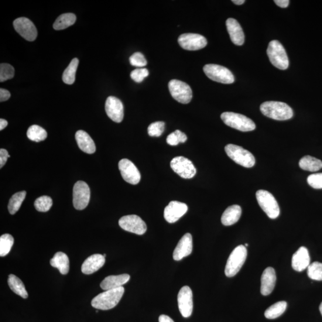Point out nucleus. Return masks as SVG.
Here are the masks:
<instances>
[{"mask_svg":"<svg viewBox=\"0 0 322 322\" xmlns=\"http://www.w3.org/2000/svg\"><path fill=\"white\" fill-rule=\"evenodd\" d=\"M124 293V287L105 291L99 294L91 301V306L98 310L112 309L117 305Z\"/></svg>","mask_w":322,"mask_h":322,"instance_id":"nucleus-1","label":"nucleus"},{"mask_svg":"<svg viewBox=\"0 0 322 322\" xmlns=\"http://www.w3.org/2000/svg\"><path fill=\"white\" fill-rule=\"evenodd\" d=\"M260 110L264 115L279 121H285L293 116V111L285 103L270 101L263 103Z\"/></svg>","mask_w":322,"mask_h":322,"instance_id":"nucleus-2","label":"nucleus"},{"mask_svg":"<svg viewBox=\"0 0 322 322\" xmlns=\"http://www.w3.org/2000/svg\"><path fill=\"white\" fill-rule=\"evenodd\" d=\"M221 118L225 124L241 132H251L256 128L255 123L251 119L237 113L230 112L222 113Z\"/></svg>","mask_w":322,"mask_h":322,"instance_id":"nucleus-3","label":"nucleus"},{"mask_svg":"<svg viewBox=\"0 0 322 322\" xmlns=\"http://www.w3.org/2000/svg\"><path fill=\"white\" fill-rule=\"evenodd\" d=\"M270 62L278 69L285 70L289 67V59L285 49L277 40L270 42L267 50Z\"/></svg>","mask_w":322,"mask_h":322,"instance_id":"nucleus-4","label":"nucleus"},{"mask_svg":"<svg viewBox=\"0 0 322 322\" xmlns=\"http://www.w3.org/2000/svg\"><path fill=\"white\" fill-rule=\"evenodd\" d=\"M247 249L244 245H239L232 251L228 260L225 268V275L229 277L235 276L246 261Z\"/></svg>","mask_w":322,"mask_h":322,"instance_id":"nucleus-5","label":"nucleus"},{"mask_svg":"<svg viewBox=\"0 0 322 322\" xmlns=\"http://www.w3.org/2000/svg\"><path fill=\"white\" fill-rule=\"evenodd\" d=\"M228 156L239 165L246 168L254 166L255 159L252 154L243 147L229 144L225 147Z\"/></svg>","mask_w":322,"mask_h":322,"instance_id":"nucleus-6","label":"nucleus"},{"mask_svg":"<svg viewBox=\"0 0 322 322\" xmlns=\"http://www.w3.org/2000/svg\"><path fill=\"white\" fill-rule=\"evenodd\" d=\"M256 200L262 210L270 218L275 219L279 217L280 208L275 197L269 191L259 190L256 193Z\"/></svg>","mask_w":322,"mask_h":322,"instance_id":"nucleus-7","label":"nucleus"},{"mask_svg":"<svg viewBox=\"0 0 322 322\" xmlns=\"http://www.w3.org/2000/svg\"><path fill=\"white\" fill-rule=\"evenodd\" d=\"M204 72L211 80L222 84L234 83L235 77L232 72L226 67L215 64H208L204 67Z\"/></svg>","mask_w":322,"mask_h":322,"instance_id":"nucleus-8","label":"nucleus"},{"mask_svg":"<svg viewBox=\"0 0 322 322\" xmlns=\"http://www.w3.org/2000/svg\"><path fill=\"white\" fill-rule=\"evenodd\" d=\"M169 87L171 95L181 104H189L192 99V90L189 85L183 81L177 80H171Z\"/></svg>","mask_w":322,"mask_h":322,"instance_id":"nucleus-9","label":"nucleus"},{"mask_svg":"<svg viewBox=\"0 0 322 322\" xmlns=\"http://www.w3.org/2000/svg\"><path fill=\"white\" fill-rule=\"evenodd\" d=\"M170 166L174 172L185 179H191L197 173L192 162L183 156L174 157L171 161Z\"/></svg>","mask_w":322,"mask_h":322,"instance_id":"nucleus-10","label":"nucleus"},{"mask_svg":"<svg viewBox=\"0 0 322 322\" xmlns=\"http://www.w3.org/2000/svg\"><path fill=\"white\" fill-rule=\"evenodd\" d=\"M90 199V190L83 181H78L73 189V205L77 210H83L87 207Z\"/></svg>","mask_w":322,"mask_h":322,"instance_id":"nucleus-11","label":"nucleus"},{"mask_svg":"<svg viewBox=\"0 0 322 322\" xmlns=\"http://www.w3.org/2000/svg\"><path fill=\"white\" fill-rule=\"evenodd\" d=\"M119 225L123 230L138 235L145 234L147 226L145 222L136 215H128L119 219Z\"/></svg>","mask_w":322,"mask_h":322,"instance_id":"nucleus-12","label":"nucleus"},{"mask_svg":"<svg viewBox=\"0 0 322 322\" xmlns=\"http://www.w3.org/2000/svg\"><path fill=\"white\" fill-rule=\"evenodd\" d=\"M178 42L183 49L195 51L206 47L207 40L205 38L197 34H184L178 39Z\"/></svg>","mask_w":322,"mask_h":322,"instance_id":"nucleus-13","label":"nucleus"},{"mask_svg":"<svg viewBox=\"0 0 322 322\" xmlns=\"http://www.w3.org/2000/svg\"><path fill=\"white\" fill-rule=\"evenodd\" d=\"M178 306L181 315L187 318L191 316L194 308L193 293L190 287L184 286L178 294Z\"/></svg>","mask_w":322,"mask_h":322,"instance_id":"nucleus-14","label":"nucleus"},{"mask_svg":"<svg viewBox=\"0 0 322 322\" xmlns=\"http://www.w3.org/2000/svg\"><path fill=\"white\" fill-rule=\"evenodd\" d=\"M13 26L20 36L28 42H34L37 39L38 33L35 25L26 18H19L13 22Z\"/></svg>","mask_w":322,"mask_h":322,"instance_id":"nucleus-15","label":"nucleus"},{"mask_svg":"<svg viewBox=\"0 0 322 322\" xmlns=\"http://www.w3.org/2000/svg\"><path fill=\"white\" fill-rule=\"evenodd\" d=\"M118 168L121 176L126 182L135 185L138 184L141 179V175L138 168L131 160L123 159L119 161Z\"/></svg>","mask_w":322,"mask_h":322,"instance_id":"nucleus-16","label":"nucleus"},{"mask_svg":"<svg viewBox=\"0 0 322 322\" xmlns=\"http://www.w3.org/2000/svg\"><path fill=\"white\" fill-rule=\"evenodd\" d=\"M105 111L113 121L120 123L124 118V106L118 98L114 96L108 98L105 104Z\"/></svg>","mask_w":322,"mask_h":322,"instance_id":"nucleus-17","label":"nucleus"},{"mask_svg":"<svg viewBox=\"0 0 322 322\" xmlns=\"http://www.w3.org/2000/svg\"><path fill=\"white\" fill-rule=\"evenodd\" d=\"M188 207L179 201H171L164 210V218L169 223L176 222L186 213Z\"/></svg>","mask_w":322,"mask_h":322,"instance_id":"nucleus-18","label":"nucleus"},{"mask_svg":"<svg viewBox=\"0 0 322 322\" xmlns=\"http://www.w3.org/2000/svg\"><path fill=\"white\" fill-rule=\"evenodd\" d=\"M192 250V236L189 233H187L181 238L178 243L173 252V259L176 261H180L183 258L190 255Z\"/></svg>","mask_w":322,"mask_h":322,"instance_id":"nucleus-19","label":"nucleus"},{"mask_svg":"<svg viewBox=\"0 0 322 322\" xmlns=\"http://www.w3.org/2000/svg\"><path fill=\"white\" fill-rule=\"evenodd\" d=\"M310 265V257L308 249L301 246L293 256V268L296 271L301 272L307 269Z\"/></svg>","mask_w":322,"mask_h":322,"instance_id":"nucleus-20","label":"nucleus"},{"mask_svg":"<svg viewBox=\"0 0 322 322\" xmlns=\"http://www.w3.org/2000/svg\"><path fill=\"white\" fill-rule=\"evenodd\" d=\"M226 27L232 43L236 46L243 45L245 42L244 33L237 20L228 19L226 21Z\"/></svg>","mask_w":322,"mask_h":322,"instance_id":"nucleus-21","label":"nucleus"},{"mask_svg":"<svg viewBox=\"0 0 322 322\" xmlns=\"http://www.w3.org/2000/svg\"><path fill=\"white\" fill-rule=\"evenodd\" d=\"M276 282L275 269L271 267H267L263 272L261 279V293L264 296H269L273 292Z\"/></svg>","mask_w":322,"mask_h":322,"instance_id":"nucleus-22","label":"nucleus"},{"mask_svg":"<svg viewBox=\"0 0 322 322\" xmlns=\"http://www.w3.org/2000/svg\"><path fill=\"white\" fill-rule=\"evenodd\" d=\"M105 263V257L104 255L98 253L92 255L85 260L82 265V272L85 275H91L102 268Z\"/></svg>","mask_w":322,"mask_h":322,"instance_id":"nucleus-23","label":"nucleus"},{"mask_svg":"<svg viewBox=\"0 0 322 322\" xmlns=\"http://www.w3.org/2000/svg\"><path fill=\"white\" fill-rule=\"evenodd\" d=\"M130 279V276L128 274L116 276H109L102 281L101 287L105 291L114 289L122 287L124 284L127 283Z\"/></svg>","mask_w":322,"mask_h":322,"instance_id":"nucleus-24","label":"nucleus"},{"mask_svg":"<svg viewBox=\"0 0 322 322\" xmlns=\"http://www.w3.org/2000/svg\"><path fill=\"white\" fill-rule=\"evenodd\" d=\"M75 139L78 147L85 153L88 154L94 153L95 151V143L86 132L83 130H79L75 134Z\"/></svg>","mask_w":322,"mask_h":322,"instance_id":"nucleus-25","label":"nucleus"},{"mask_svg":"<svg viewBox=\"0 0 322 322\" xmlns=\"http://www.w3.org/2000/svg\"><path fill=\"white\" fill-rule=\"evenodd\" d=\"M242 214V208L238 205H234L228 207L221 217L222 224L229 226H232L237 222Z\"/></svg>","mask_w":322,"mask_h":322,"instance_id":"nucleus-26","label":"nucleus"},{"mask_svg":"<svg viewBox=\"0 0 322 322\" xmlns=\"http://www.w3.org/2000/svg\"><path fill=\"white\" fill-rule=\"evenodd\" d=\"M50 265L59 270L61 275H67L70 270V260L62 252H58L50 260Z\"/></svg>","mask_w":322,"mask_h":322,"instance_id":"nucleus-27","label":"nucleus"},{"mask_svg":"<svg viewBox=\"0 0 322 322\" xmlns=\"http://www.w3.org/2000/svg\"><path fill=\"white\" fill-rule=\"evenodd\" d=\"M299 166L303 170L315 172L321 169L322 162L316 157L307 155L300 159Z\"/></svg>","mask_w":322,"mask_h":322,"instance_id":"nucleus-28","label":"nucleus"},{"mask_svg":"<svg viewBox=\"0 0 322 322\" xmlns=\"http://www.w3.org/2000/svg\"><path fill=\"white\" fill-rule=\"evenodd\" d=\"M8 284L10 288L18 296L23 298V299H27L28 297V294L24 285L22 281L19 277L14 275H10L8 277Z\"/></svg>","mask_w":322,"mask_h":322,"instance_id":"nucleus-29","label":"nucleus"},{"mask_svg":"<svg viewBox=\"0 0 322 322\" xmlns=\"http://www.w3.org/2000/svg\"><path fill=\"white\" fill-rule=\"evenodd\" d=\"M77 17L73 13H65L58 17L53 24V28L55 30H62L68 28L76 22Z\"/></svg>","mask_w":322,"mask_h":322,"instance_id":"nucleus-30","label":"nucleus"},{"mask_svg":"<svg viewBox=\"0 0 322 322\" xmlns=\"http://www.w3.org/2000/svg\"><path fill=\"white\" fill-rule=\"evenodd\" d=\"M79 65V60L77 58H74L63 74L62 80L65 84L72 85L75 83V74Z\"/></svg>","mask_w":322,"mask_h":322,"instance_id":"nucleus-31","label":"nucleus"},{"mask_svg":"<svg viewBox=\"0 0 322 322\" xmlns=\"http://www.w3.org/2000/svg\"><path fill=\"white\" fill-rule=\"evenodd\" d=\"M286 307V301H279L267 308L265 313V317L269 319L279 317L285 312Z\"/></svg>","mask_w":322,"mask_h":322,"instance_id":"nucleus-32","label":"nucleus"},{"mask_svg":"<svg viewBox=\"0 0 322 322\" xmlns=\"http://www.w3.org/2000/svg\"><path fill=\"white\" fill-rule=\"evenodd\" d=\"M26 195V191H22L13 195L10 198L8 205V210L10 214H15L18 211L25 199Z\"/></svg>","mask_w":322,"mask_h":322,"instance_id":"nucleus-33","label":"nucleus"},{"mask_svg":"<svg viewBox=\"0 0 322 322\" xmlns=\"http://www.w3.org/2000/svg\"><path fill=\"white\" fill-rule=\"evenodd\" d=\"M27 137L32 141L40 142L44 141L47 137V133L45 130L37 125L30 126L27 131Z\"/></svg>","mask_w":322,"mask_h":322,"instance_id":"nucleus-34","label":"nucleus"},{"mask_svg":"<svg viewBox=\"0 0 322 322\" xmlns=\"http://www.w3.org/2000/svg\"><path fill=\"white\" fill-rule=\"evenodd\" d=\"M14 244V238L10 234L3 235L0 237V256L8 255Z\"/></svg>","mask_w":322,"mask_h":322,"instance_id":"nucleus-35","label":"nucleus"},{"mask_svg":"<svg viewBox=\"0 0 322 322\" xmlns=\"http://www.w3.org/2000/svg\"><path fill=\"white\" fill-rule=\"evenodd\" d=\"M307 275L311 279L322 280V263L314 262L307 268Z\"/></svg>","mask_w":322,"mask_h":322,"instance_id":"nucleus-36","label":"nucleus"},{"mask_svg":"<svg viewBox=\"0 0 322 322\" xmlns=\"http://www.w3.org/2000/svg\"><path fill=\"white\" fill-rule=\"evenodd\" d=\"M53 201L48 196H42L37 198L34 203L36 210L40 212H47L52 207Z\"/></svg>","mask_w":322,"mask_h":322,"instance_id":"nucleus-37","label":"nucleus"},{"mask_svg":"<svg viewBox=\"0 0 322 322\" xmlns=\"http://www.w3.org/2000/svg\"><path fill=\"white\" fill-rule=\"evenodd\" d=\"M187 139V136L180 130H177L168 136L167 142L171 146H177L180 143L186 142Z\"/></svg>","mask_w":322,"mask_h":322,"instance_id":"nucleus-38","label":"nucleus"},{"mask_svg":"<svg viewBox=\"0 0 322 322\" xmlns=\"http://www.w3.org/2000/svg\"><path fill=\"white\" fill-rule=\"evenodd\" d=\"M15 69L12 65L8 63H2L0 65V81L5 82L14 77Z\"/></svg>","mask_w":322,"mask_h":322,"instance_id":"nucleus-39","label":"nucleus"},{"mask_svg":"<svg viewBox=\"0 0 322 322\" xmlns=\"http://www.w3.org/2000/svg\"><path fill=\"white\" fill-rule=\"evenodd\" d=\"M165 130V123L162 121H157L152 123L149 126L147 132L149 135L151 137H159Z\"/></svg>","mask_w":322,"mask_h":322,"instance_id":"nucleus-40","label":"nucleus"},{"mask_svg":"<svg viewBox=\"0 0 322 322\" xmlns=\"http://www.w3.org/2000/svg\"><path fill=\"white\" fill-rule=\"evenodd\" d=\"M130 62L132 66L142 68L147 65V60L143 54L140 52L134 53L130 57Z\"/></svg>","mask_w":322,"mask_h":322,"instance_id":"nucleus-41","label":"nucleus"},{"mask_svg":"<svg viewBox=\"0 0 322 322\" xmlns=\"http://www.w3.org/2000/svg\"><path fill=\"white\" fill-rule=\"evenodd\" d=\"M149 75V71L145 68H138V69L133 71L130 74L132 80L140 83L144 80Z\"/></svg>","mask_w":322,"mask_h":322,"instance_id":"nucleus-42","label":"nucleus"},{"mask_svg":"<svg viewBox=\"0 0 322 322\" xmlns=\"http://www.w3.org/2000/svg\"><path fill=\"white\" fill-rule=\"evenodd\" d=\"M307 182L314 189H322V173L311 174L308 177Z\"/></svg>","mask_w":322,"mask_h":322,"instance_id":"nucleus-43","label":"nucleus"},{"mask_svg":"<svg viewBox=\"0 0 322 322\" xmlns=\"http://www.w3.org/2000/svg\"><path fill=\"white\" fill-rule=\"evenodd\" d=\"M10 155H9V153L5 149H0V168L4 166L8 161V157H10Z\"/></svg>","mask_w":322,"mask_h":322,"instance_id":"nucleus-44","label":"nucleus"},{"mask_svg":"<svg viewBox=\"0 0 322 322\" xmlns=\"http://www.w3.org/2000/svg\"><path fill=\"white\" fill-rule=\"evenodd\" d=\"M10 92L4 88L0 89V102H5L10 98Z\"/></svg>","mask_w":322,"mask_h":322,"instance_id":"nucleus-45","label":"nucleus"},{"mask_svg":"<svg viewBox=\"0 0 322 322\" xmlns=\"http://www.w3.org/2000/svg\"><path fill=\"white\" fill-rule=\"evenodd\" d=\"M276 5L279 6L280 8H286L289 6V0H275Z\"/></svg>","mask_w":322,"mask_h":322,"instance_id":"nucleus-46","label":"nucleus"},{"mask_svg":"<svg viewBox=\"0 0 322 322\" xmlns=\"http://www.w3.org/2000/svg\"><path fill=\"white\" fill-rule=\"evenodd\" d=\"M159 322H174V320L170 317L167 316V315L163 314L160 315L159 317Z\"/></svg>","mask_w":322,"mask_h":322,"instance_id":"nucleus-47","label":"nucleus"},{"mask_svg":"<svg viewBox=\"0 0 322 322\" xmlns=\"http://www.w3.org/2000/svg\"><path fill=\"white\" fill-rule=\"evenodd\" d=\"M8 125V122L5 119H0V130L2 131L3 129H5Z\"/></svg>","mask_w":322,"mask_h":322,"instance_id":"nucleus-48","label":"nucleus"},{"mask_svg":"<svg viewBox=\"0 0 322 322\" xmlns=\"http://www.w3.org/2000/svg\"><path fill=\"white\" fill-rule=\"evenodd\" d=\"M233 3L236 5H241L245 2V0H233Z\"/></svg>","mask_w":322,"mask_h":322,"instance_id":"nucleus-49","label":"nucleus"},{"mask_svg":"<svg viewBox=\"0 0 322 322\" xmlns=\"http://www.w3.org/2000/svg\"><path fill=\"white\" fill-rule=\"evenodd\" d=\"M319 310H320V313L321 314V316H322V302L320 304V306H319Z\"/></svg>","mask_w":322,"mask_h":322,"instance_id":"nucleus-50","label":"nucleus"},{"mask_svg":"<svg viewBox=\"0 0 322 322\" xmlns=\"http://www.w3.org/2000/svg\"><path fill=\"white\" fill-rule=\"evenodd\" d=\"M245 246L246 247V246H248V244H245Z\"/></svg>","mask_w":322,"mask_h":322,"instance_id":"nucleus-51","label":"nucleus"},{"mask_svg":"<svg viewBox=\"0 0 322 322\" xmlns=\"http://www.w3.org/2000/svg\"><path fill=\"white\" fill-rule=\"evenodd\" d=\"M104 256H105H105H106V254H104Z\"/></svg>","mask_w":322,"mask_h":322,"instance_id":"nucleus-52","label":"nucleus"}]
</instances>
